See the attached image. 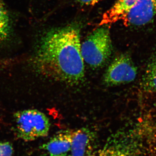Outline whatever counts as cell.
Returning a JSON list of instances; mask_svg holds the SVG:
<instances>
[{"label": "cell", "instance_id": "cell-4", "mask_svg": "<svg viewBox=\"0 0 156 156\" xmlns=\"http://www.w3.org/2000/svg\"><path fill=\"white\" fill-rule=\"evenodd\" d=\"M137 73V69L131 56L121 54L108 67L104 76V83L108 86L128 83L134 80Z\"/></svg>", "mask_w": 156, "mask_h": 156}, {"label": "cell", "instance_id": "cell-1", "mask_svg": "<svg viewBox=\"0 0 156 156\" xmlns=\"http://www.w3.org/2000/svg\"><path fill=\"white\" fill-rule=\"evenodd\" d=\"M81 47L78 26L53 29L42 38L32 64L43 76L68 85H76L85 76Z\"/></svg>", "mask_w": 156, "mask_h": 156}, {"label": "cell", "instance_id": "cell-8", "mask_svg": "<svg viewBox=\"0 0 156 156\" xmlns=\"http://www.w3.org/2000/svg\"><path fill=\"white\" fill-rule=\"evenodd\" d=\"M137 0H117L102 15L99 25L112 24L122 20L136 4Z\"/></svg>", "mask_w": 156, "mask_h": 156}, {"label": "cell", "instance_id": "cell-6", "mask_svg": "<svg viewBox=\"0 0 156 156\" xmlns=\"http://www.w3.org/2000/svg\"><path fill=\"white\" fill-rule=\"evenodd\" d=\"M156 20V0H137L122 21L126 26L141 27Z\"/></svg>", "mask_w": 156, "mask_h": 156}, {"label": "cell", "instance_id": "cell-5", "mask_svg": "<svg viewBox=\"0 0 156 156\" xmlns=\"http://www.w3.org/2000/svg\"><path fill=\"white\" fill-rule=\"evenodd\" d=\"M139 144L128 135L115 134L92 156H140Z\"/></svg>", "mask_w": 156, "mask_h": 156}, {"label": "cell", "instance_id": "cell-12", "mask_svg": "<svg viewBox=\"0 0 156 156\" xmlns=\"http://www.w3.org/2000/svg\"><path fill=\"white\" fill-rule=\"evenodd\" d=\"M13 147L8 142H0V156H12Z\"/></svg>", "mask_w": 156, "mask_h": 156}, {"label": "cell", "instance_id": "cell-11", "mask_svg": "<svg viewBox=\"0 0 156 156\" xmlns=\"http://www.w3.org/2000/svg\"><path fill=\"white\" fill-rule=\"evenodd\" d=\"M11 32V17L5 4L0 0V43L10 38Z\"/></svg>", "mask_w": 156, "mask_h": 156}, {"label": "cell", "instance_id": "cell-13", "mask_svg": "<svg viewBox=\"0 0 156 156\" xmlns=\"http://www.w3.org/2000/svg\"><path fill=\"white\" fill-rule=\"evenodd\" d=\"M78 2L86 5H94L100 0H77Z\"/></svg>", "mask_w": 156, "mask_h": 156}, {"label": "cell", "instance_id": "cell-7", "mask_svg": "<svg viewBox=\"0 0 156 156\" xmlns=\"http://www.w3.org/2000/svg\"><path fill=\"white\" fill-rule=\"evenodd\" d=\"M74 130H65L59 132L43 144L41 149L50 156L67 155L70 152Z\"/></svg>", "mask_w": 156, "mask_h": 156}, {"label": "cell", "instance_id": "cell-10", "mask_svg": "<svg viewBox=\"0 0 156 156\" xmlns=\"http://www.w3.org/2000/svg\"><path fill=\"white\" fill-rule=\"evenodd\" d=\"M141 87L146 92L156 91V54L146 68L143 76Z\"/></svg>", "mask_w": 156, "mask_h": 156}, {"label": "cell", "instance_id": "cell-2", "mask_svg": "<svg viewBox=\"0 0 156 156\" xmlns=\"http://www.w3.org/2000/svg\"><path fill=\"white\" fill-rule=\"evenodd\" d=\"M112 46L108 27L101 26L90 34L81 44L84 61L92 68L101 67L112 54Z\"/></svg>", "mask_w": 156, "mask_h": 156}, {"label": "cell", "instance_id": "cell-3", "mask_svg": "<svg viewBox=\"0 0 156 156\" xmlns=\"http://www.w3.org/2000/svg\"><path fill=\"white\" fill-rule=\"evenodd\" d=\"M17 136L25 141L35 140L47 136L50 122L47 116L37 109L20 111L14 114Z\"/></svg>", "mask_w": 156, "mask_h": 156}, {"label": "cell", "instance_id": "cell-14", "mask_svg": "<svg viewBox=\"0 0 156 156\" xmlns=\"http://www.w3.org/2000/svg\"><path fill=\"white\" fill-rule=\"evenodd\" d=\"M11 62V60L8 59H0V71L3 69L5 66H7Z\"/></svg>", "mask_w": 156, "mask_h": 156}, {"label": "cell", "instance_id": "cell-15", "mask_svg": "<svg viewBox=\"0 0 156 156\" xmlns=\"http://www.w3.org/2000/svg\"><path fill=\"white\" fill-rule=\"evenodd\" d=\"M44 156H50L48 154V155ZM69 156V155H68L67 154V155H62V156Z\"/></svg>", "mask_w": 156, "mask_h": 156}, {"label": "cell", "instance_id": "cell-9", "mask_svg": "<svg viewBox=\"0 0 156 156\" xmlns=\"http://www.w3.org/2000/svg\"><path fill=\"white\" fill-rule=\"evenodd\" d=\"M93 136L92 132L88 128L74 130L71 156H87L90 150Z\"/></svg>", "mask_w": 156, "mask_h": 156}]
</instances>
